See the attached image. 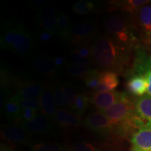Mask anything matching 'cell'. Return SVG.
<instances>
[{
	"instance_id": "37",
	"label": "cell",
	"mask_w": 151,
	"mask_h": 151,
	"mask_svg": "<svg viewBox=\"0 0 151 151\" xmlns=\"http://www.w3.org/2000/svg\"><path fill=\"white\" fill-rule=\"evenodd\" d=\"M52 60H53L55 66L56 67H61L64 65V62H65V59L62 56H57Z\"/></svg>"
},
{
	"instance_id": "38",
	"label": "cell",
	"mask_w": 151,
	"mask_h": 151,
	"mask_svg": "<svg viewBox=\"0 0 151 151\" xmlns=\"http://www.w3.org/2000/svg\"><path fill=\"white\" fill-rule=\"evenodd\" d=\"M132 151H141V150H139V149H137V148H134V147H132Z\"/></svg>"
},
{
	"instance_id": "31",
	"label": "cell",
	"mask_w": 151,
	"mask_h": 151,
	"mask_svg": "<svg viewBox=\"0 0 151 151\" xmlns=\"http://www.w3.org/2000/svg\"><path fill=\"white\" fill-rule=\"evenodd\" d=\"M69 151H100V150L92 143L80 142L71 146Z\"/></svg>"
},
{
	"instance_id": "10",
	"label": "cell",
	"mask_w": 151,
	"mask_h": 151,
	"mask_svg": "<svg viewBox=\"0 0 151 151\" xmlns=\"http://www.w3.org/2000/svg\"><path fill=\"white\" fill-rule=\"evenodd\" d=\"M1 135L4 139L12 143H27L29 135L27 131L21 127L8 125L4 127L1 130Z\"/></svg>"
},
{
	"instance_id": "34",
	"label": "cell",
	"mask_w": 151,
	"mask_h": 151,
	"mask_svg": "<svg viewBox=\"0 0 151 151\" xmlns=\"http://www.w3.org/2000/svg\"><path fill=\"white\" fill-rule=\"evenodd\" d=\"M75 51H76L83 58H88V59H91V58H92V49L90 48L89 46H80L78 48L76 49Z\"/></svg>"
},
{
	"instance_id": "28",
	"label": "cell",
	"mask_w": 151,
	"mask_h": 151,
	"mask_svg": "<svg viewBox=\"0 0 151 151\" xmlns=\"http://www.w3.org/2000/svg\"><path fill=\"white\" fill-rule=\"evenodd\" d=\"M53 94L55 101L56 104L60 107H69V104L67 99H66L65 94L62 91L61 86L55 87L53 91Z\"/></svg>"
},
{
	"instance_id": "30",
	"label": "cell",
	"mask_w": 151,
	"mask_h": 151,
	"mask_svg": "<svg viewBox=\"0 0 151 151\" xmlns=\"http://www.w3.org/2000/svg\"><path fill=\"white\" fill-rule=\"evenodd\" d=\"M37 116V111L34 110L32 109H22L20 116L16 122L19 124L23 123V122H27L33 120Z\"/></svg>"
},
{
	"instance_id": "7",
	"label": "cell",
	"mask_w": 151,
	"mask_h": 151,
	"mask_svg": "<svg viewBox=\"0 0 151 151\" xmlns=\"http://www.w3.org/2000/svg\"><path fill=\"white\" fill-rule=\"evenodd\" d=\"M122 96V93L115 91L94 93L92 98V104L100 112H103L118 101Z\"/></svg>"
},
{
	"instance_id": "18",
	"label": "cell",
	"mask_w": 151,
	"mask_h": 151,
	"mask_svg": "<svg viewBox=\"0 0 151 151\" xmlns=\"http://www.w3.org/2000/svg\"><path fill=\"white\" fill-rule=\"evenodd\" d=\"M137 114L143 120L151 122V97L144 94L136 100L134 102Z\"/></svg>"
},
{
	"instance_id": "4",
	"label": "cell",
	"mask_w": 151,
	"mask_h": 151,
	"mask_svg": "<svg viewBox=\"0 0 151 151\" xmlns=\"http://www.w3.org/2000/svg\"><path fill=\"white\" fill-rule=\"evenodd\" d=\"M134 16V25L147 46L151 45V4L144 5Z\"/></svg>"
},
{
	"instance_id": "11",
	"label": "cell",
	"mask_w": 151,
	"mask_h": 151,
	"mask_svg": "<svg viewBox=\"0 0 151 151\" xmlns=\"http://www.w3.org/2000/svg\"><path fill=\"white\" fill-rule=\"evenodd\" d=\"M45 88L41 83L32 81L20 87L16 96L20 100L36 99L40 97Z\"/></svg>"
},
{
	"instance_id": "29",
	"label": "cell",
	"mask_w": 151,
	"mask_h": 151,
	"mask_svg": "<svg viewBox=\"0 0 151 151\" xmlns=\"http://www.w3.org/2000/svg\"><path fill=\"white\" fill-rule=\"evenodd\" d=\"M138 60L137 67V74L143 75V73L146 72L149 69H151V55L148 58H145V56H141Z\"/></svg>"
},
{
	"instance_id": "14",
	"label": "cell",
	"mask_w": 151,
	"mask_h": 151,
	"mask_svg": "<svg viewBox=\"0 0 151 151\" xmlns=\"http://www.w3.org/2000/svg\"><path fill=\"white\" fill-rule=\"evenodd\" d=\"M20 127L26 131L34 133L42 134L49 131L51 128V124L47 117L43 115H37L35 119L32 121L20 124Z\"/></svg>"
},
{
	"instance_id": "1",
	"label": "cell",
	"mask_w": 151,
	"mask_h": 151,
	"mask_svg": "<svg viewBox=\"0 0 151 151\" xmlns=\"http://www.w3.org/2000/svg\"><path fill=\"white\" fill-rule=\"evenodd\" d=\"M92 49V59L99 67L119 70L127 60L128 48L113 38H98Z\"/></svg>"
},
{
	"instance_id": "27",
	"label": "cell",
	"mask_w": 151,
	"mask_h": 151,
	"mask_svg": "<svg viewBox=\"0 0 151 151\" xmlns=\"http://www.w3.org/2000/svg\"><path fill=\"white\" fill-rule=\"evenodd\" d=\"M32 151H64V147L57 143H37Z\"/></svg>"
},
{
	"instance_id": "36",
	"label": "cell",
	"mask_w": 151,
	"mask_h": 151,
	"mask_svg": "<svg viewBox=\"0 0 151 151\" xmlns=\"http://www.w3.org/2000/svg\"><path fill=\"white\" fill-rule=\"evenodd\" d=\"M52 35H53V34L50 32L43 31L42 34L39 36V39L42 41H48L52 39Z\"/></svg>"
},
{
	"instance_id": "15",
	"label": "cell",
	"mask_w": 151,
	"mask_h": 151,
	"mask_svg": "<svg viewBox=\"0 0 151 151\" xmlns=\"http://www.w3.org/2000/svg\"><path fill=\"white\" fill-rule=\"evenodd\" d=\"M41 104V112L47 118L54 117L56 111V103L52 92L50 90L45 88L39 97Z\"/></svg>"
},
{
	"instance_id": "35",
	"label": "cell",
	"mask_w": 151,
	"mask_h": 151,
	"mask_svg": "<svg viewBox=\"0 0 151 151\" xmlns=\"http://www.w3.org/2000/svg\"><path fill=\"white\" fill-rule=\"evenodd\" d=\"M145 76H146V80L148 81V89H147V94L151 97V69H149L145 73Z\"/></svg>"
},
{
	"instance_id": "33",
	"label": "cell",
	"mask_w": 151,
	"mask_h": 151,
	"mask_svg": "<svg viewBox=\"0 0 151 151\" xmlns=\"http://www.w3.org/2000/svg\"><path fill=\"white\" fill-rule=\"evenodd\" d=\"M71 64H73V65L89 66L90 59L83 58L74 50L71 55Z\"/></svg>"
},
{
	"instance_id": "13",
	"label": "cell",
	"mask_w": 151,
	"mask_h": 151,
	"mask_svg": "<svg viewBox=\"0 0 151 151\" xmlns=\"http://www.w3.org/2000/svg\"><path fill=\"white\" fill-rule=\"evenodd\" d=\"M119 85L118 75L113 71H105L101 72L99 86L94 89L95 93L111 92L115 90Z\"/></svg>"
},
{
	"instance_id": "6",
	"label": "cell",
	"mask_w": 151,
	"mask_h": 151,
	"mask_svg": "<svg viewBox=\"0 0 151 151\" xmlns=\"http://www.w3.org/2000/svg\"><path fill=\"white\" fill-rule=\"evenodd\" d=\"M59 16V11L56 9L52 6H48L39 13L37 20L43 31L55 34L56 33L57 23Z\"/></svg>"
},
{
	"instance_id": "20",
	"label": "cell",
	"mask_w": 151,
	"mask_h": 151,
	"mask_svg": "<svg viewBox=\"0 0 151 151\" xmlns=\"http://www.w3.org/2000/svg\"><path fill=\"white\" fill-rule=\"evenodd\" d=\"M150 2L151 1L148 0H130V1H120L118 4V5L121 10L133 15L137 12L141 7Z\"/></svg>"
},
{
	"instance_id": "19",
	"label": "cell",
	"mask_w": 151,
	"mask_h": 151,
	"mask_svg": "<svg viewBox=\"0 0 151 151\" xmlns=\"http://www.w3.org/2000/svg\"><path fill=\"white\" fill-rule=\"evenodd\" d=\"M4 111L9 119L17 121L22 112L20 100L16 95L10 98L4 104Z\"/></svg>"
},
{
	"instance_id": "25",
	"label": "cell",
	"mask_w": 151,
	"mask_h": 151,
	"mask_svg": "<svg viewBox=\"0 0 151 151\" xmlns=\"http://www.w3.org/2000/svg\"><path fill=\"white\" fill-rule=\"evenodd\" d=\"M60 86H61L62 91H63L66 99L67 100L68 104L69 105V108L71 107V109H72L78 94H77V92L75 91V90L73 89L72 87H71L70 85L63 83Z\"/></svg>"
},
{
	"instance_id": "2",
	"label": "cell",
	"mask_w": 151,
	"mask_h": 151,
	"mask_svg": "<svg viewBox=\"0 0 151 151\" xmlns=\"http://www.w3.org/2000/svg\"><path fill=\"white\" fill-rule=\"evenodd\" d=\"M104 27L113 39L126 48H132L137 43L134 23L125 17L120 15L108 16L104 20Z\"/></svg>"
},
{
	"instance_id": "17",
	"label": "cell",
	"mask_w": 151,
	"mask_h": 151,
	"mask_svg": "<svg viewBox=\"0 0 151 151\" xmlns=\"http://www.w3.org/2000/svg\"><path fill=\"white\" fill-rule=\"evenodd\" d=\"M32 67L36 72L39 74L46 76H53L55 72L56 67L53 60H50L42 57H37L32 62Z\"/></svg>"
},
{
	"instance_id": "21",
	"label": "cell",
	"mask_w": 151,
	"mask_h": 151,
	"mask_svg": "<svg viewBox=\"0 0 151 151\" xmlns=\"http://www.w3.org/2000/svg\"><path fill=\"white\" fill-rule=\"evenodd\" d=\"M71 28L70 19L69 16L66 14H60L58 19L56 34H58L60 37L67 39L69 36Z\"/></svg>"
},
{
	"instance_id": "5",
	"label": "cell",
	"mask_w": 151,
	"mask_h": 151,
	"mask_svg": "<svg viewBox=\"0 0 151 151\" xmlns=\"http://www.w3.org/2000/svg\"><path fill=\"white\" fill-rule=\"evenodd\" d=\"M84 125L92 131L101 135H109L114 131V126L102 112H94L84 120Z\"/></svg>"
},
{
	"instance_id": "16",
	"label": "cell",
	"mask_w": 151,
	"mask_h": 151,
	"mask_svg": "<svg viewBox=\"0 0 151 151\" xmlns=\"http://www.w3.org/2000/svg\"><path fill=\"white\" fill-rule=\"evenodd\" d=\"M148 81L145 75L137 74L132 76L127 83V88L130 93L136 96L144 95L148 89Z\"/></svg>"
},
{
	"instance_id": "23",
	"label": "cell",
	"mask_w": 151,
	"mask_h": 151,
	"mask_svg": "<svg viewBox=\"0 0 151 151\" xmlns=\"http://www.w3.org/2000/svg\"><path fill=\"white\" fill-rule=\"evenodd\" d=\"M67 70L71 76L77 78H82V77L86 78V76L91 71L89 66L77 65H73V64H71L70 65L68 66Z\"/></svg>"
},
{
	"instance_id": "22",
	"label": "cell",
	"mask_w": 151,
	"mask_h": 151,
	"mask_svg": "<svg viewBox=\"0 0 151 151\" xmlns=\"http://www.w3.org/2000/svg\"><path fill=\"white\" fill-rule=\"evenodd\" d=\"M89 104V98L85 94H78L76 99L72 110L76 111V114L81 117L86 111Z\"/></svg>"
},
{
	"instance_id": "26",
	"label": "cell",
	"mask_w": 151,
	"mask_h": 151,
	"mask_svg": "<svg viewBox=\"0 0 151 151\" xmlns=\"http://www.w3.org/2000/svg\"><path fill=\"white\" fill-rule=\"evenodd\" d=\"M100 75H101V72L97 70L90 71V73L85 78L86 86L88 88H94V89L97 88L99 84Z\"/></svg>"
},
{
	"instance_id": "12",
	"label": "cell",
	"mask_w": 151,
	"mask_h": 151,
	"mask_svg": "<svg viewBox=\"0 0 151 151\" xmlns=\"http://www.w3.org/2000/svg\"><path fill=\"white\" fill-rule=\"evenodd\" d=\"M53 118L62 127H77L81 124L80 116L66 109H59L56 110Z\"/></svg>"
},
{
	"instance_id": "9",
	"label": "cell",
	"mask_w": 151,
	"mask_h": 151,
	"mask_svg": "<svg viewBox=\"0 0 151 151\" xmlns=\"http://www.w3.org/2000/svg\"><path fill=\"white\" fill-rule=\"evenodd\" d=\"M94 32L95 27L92 22H80L71 28L67 39L74 43L81 42L92 36Z\"/></svg>"
},
{
	"instance_id": "39",
	"label": "cell",
	"mask_w": 151,
	"mask_h": 151,
	"mask_svg": "<svg viewBox=\"0 0 151 151\" xmlns=\"http://www.w3.org/2000/svg\"><path fill=\"white\" fill-rule=\"evenodd\" d=\"M1 151H4V150H1Z\"/></svg>"
},
{
	"instance_id": "24",
	"label": "cell",
	"mask_w": 151,
	"mask_h": 151,
	"mask_svg": "<svg viewBox=\"0 0 151 151\" xmlns=\"http://www.w3.org/2000/svg\"><path fill=\"white\" fill-rule=\"evenodd\" d=\"M94 8V4L89 1H80L73 6L72 9L75 14L86 15L89 14Z\"/></svg>"
},
{
	"instance_id": "32",
	"label": "cell",
	"mask_w": 151,
	"mask_h": 151,
	"mask_svg": "<svg viewBox=\"0 0 151 151\" xmlns=\"http://www.w3.org/2000/svg\"><path fill=\"white\" fill-rule=\"evenodd\" d=\"M20 106H21L22 110L25 109H32L34 110L37 111L39 109H41V104L39 98L20 100Z\"/></svg>"
},
{
	"instance_id": "8",
	"label": "cell",
	"mask_w": 151,
	"mask_h": 151,
	"mask_svg": "<svg viewBox=\"0 0 151 151\" xmlns=\"http://www.w3.org/2000/svg\"><path fill=\"white\" fill-rule=\"evenodd\" d=\"M134 148L141 151H151V122H147L132 136Z\"/></svg>"
},
{
	"instance_id": "3",
	"label": "cell",
	"mask_w": 151,
	"mask_h": 151,
	"mask_svg": "<svg viewBox=\"0 0 151 151\" xmlns=\"http://www.w3.org/2000/svg\"><path fill=\"white\" fill-rule=\"evenodd\" d=\"M1 46L20 55H26L33 48L31 35L21 26H11L3 32L1 36Z\"/></svg>"
}]
</instances>
